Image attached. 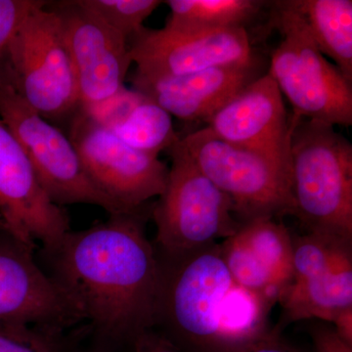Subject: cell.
Wrapping results in <instances>:
<instances>
[{
  "instance_id": "cell-21",
  "label": "cell",
  "mask_w": 352,
  "mask_h": 352,
  "mask_svg": "<svg viewBox=\"0 0 352 352\" xmlns=\"http://www.w3.org/2000/svg\"><path fill=\"white\" fill-rule=\"evenodd\" d=\"M127 43L144 28V22L163 2L159 0H76Z\"/></svg>"
},
{
  "instance_id": "cell-22",
  "label": "cell",
  "mask_w": 352,
  "mask_h": 352,
  "mask_svg": "<svg viewBox=\"0 0 352 352\" xmlns=\"http://www.w3.org/2000/svg\"><path fill=\"white\" fill-rule=\"evenodd\" d=\"M63 332L28 324L0 325V352H69Z\"/></svg>"
},
{
  "instance_id": "cell-25",
  "label": "cell",
  "mask_w": 352,
  "mask_h": 352,
  "mask_svg": "<svg viewBox=\"0 0 352 352\" xmlns=\"http://www.w3.org/2000/svg\"><path fill=\"white\" fill-rule=\"evenodd\" d=\"M131 346L134 352H180L154 329L139 336Z\"/></svg>"
},
{
  "instance_id": "cell-28",
  "label": "cell",
  "mask_w": 352,
  "mask_h": 352,
  "mask_svg": "<svg viewBox=\"0 0 352 352\" xmlns=\"http://www.w3.org/2000/svg\"><path fill=\"white\" fill-rule=\"evenodd\" d=\"M87 352H113L111 351H108V349H103V347L100 346H95L94 349H91V351H88Z\"/></svg>"
},
{
  "instance_id": "cell-1",
  "label": "cell",
  "mask_w": 352,
  "mask_h": 352,
  "mask_svg": "<svg viewBox=\"0 0 352 352\" xmlns=\"http://www.w3.org/2000/svg\"><path fill=\"white\" fill-rule=\"evenodd\" d=\"M145 207L69 231L46 251L48 275L87 320L96 346H132L156 324L161 259L146 234Z\"/></svg>"
},
{
  "instance_id": "cell-14",
  "label": "cell",
  "mask_w": 352,
  "mask_h": 352,
  "mask_svg": "<svg viewBox=\"0 0 352 352\" xmlns=\"http://www.w3.org/2000/svg\"><path fill=\"white\" fill-rule=\"evenodd\" d=\"M34 249L0 232V325L28 324L65 330L80 320Z\"/></svg>"
},
{
  "instance_id": "cell-26",
  "label": "cell",
  "mask_w": 352,
  "mask_h": 352,
  "mask_svg": "<svg viewBox=\"0 0 352 352\" xmlns=\"http://www.w3.org/2000/svg\"><path fill=\"white\" fill-rule=\"evenodd\" d=\"M245 352H300L293 346L285 342L281 333L271 331L265 338L254 344Z\"/></svg>"
},
{
  "instance_id": "cell-4",
  "label": "cell",
  "mask_w": 352,
  "mask_h": 352,
  "mask_svg": "<svg viewBox=\"0 0 352 352\" xmlns=\"http://www.w3.org/2000/svg\"><path fill=\"white\" fill-rule=\"evenodd\" d=\"M48 4L14 34L0 60V78L44 119L59 122L78 111L80 95L63 23Z\"/></svg>"
},
{
  "instance_id": "cell-29",
  "label": "cell",
  "mask_w": 352,
  "mask_h": 352,
  "mask_svg": "<svg viewBox=\"0 0 352 352\" xmlns=\"http://www.w3.org/2000/svg\"><path fill=\"white\" fill-rule=\"evenodd\" d=\"M1 231H6V224H4L2 217H0V232H1Z\"/></svg>"
},
{
  "instance_id": "cell-8",
  "label": "cell",
  "mask_w": 352,
  "mask_h": 352,
  "mask_svg": "<svg viewBox=\"0 0 352 352\" xmlns=\"http://www.w3.org/2000/svg\"><path fill=\"white\" fill-rule=\"evenodd\" d=\"M0 119L17 139L53 203L97 206L110 215L129 212L91 182L69 136L30 107L1 78Z\"/></svg>"
},
{
  "instance_id": "cell-7",
  "label": "cell",
  "mask_w": 352,
  "mask_h": 352,
  "mask_svg": "<svg viewBox=\"0 0 352 352\" xmlns=\"http://www.w3.org/2000/svg\"><path fill=\"white\" fill-rule=\"evenodd\" d=\"M201 173L232 201L240 221L294 214L291 173L251 150L222 140L207 127L180 138Z\"/></svg>"
},
{
  "instance_id": "cell-13",
  "label": "cell",
  "mask_w": 352,
  "mask_h": 352,
  "mask_svg": "<svg viewBox=\"0 0 352 352\" xmlns=\"http://www.w3.org/2000/svg\"><path fill=\"white\" fill-rule=\"evenodd\" d=\"M52 8L63 23L80 107L100 103L126 87L132 64L126 39L76 0L57 2Z\"/></svg>"
},
{
  "instance_id": "cell-27",
  "label": "cell",
  "mask_w": 352,
  "mask_h": 352,
  "mask_svg": "<svg viewBox=\"0 0 352 352\" xmlns=\"http://www.w3.org/2000/svg\"><path fill=\"white\" fill-rule=\"evenodd\" d=\"M330 325L333 326L342 339L352 344V307L340 311Z\"/></svg>"
},
{
  "instance_id": "cell-18",
  "label": "cell",
  "mask_w": 352,
  "mask_h": 352,
  "mask_svg": "<svg viewBox=\"0 0 352 352\" xmlns=\"http://www.w3.org/2000/svg\"><path fill=\"white\" fill-rule=\"evenodd\" d=\"M80 109L127 145L151 156L159 157L180 139L170 113L133 88L124 87L110 98Z\"/></svg>"
},
{
  "instance_id": "cell-12",
  "label": "cell",
  "mask_w": 352,
  "mask_h": 352,
  "mask_svg": "<svg viewBox=\"0 0 352 352\" xmlns=\"http://www.w3.org/2000/svg\"><path fill=\"white\" fill-rule=\"evenodd\" d=\"M0 217L16 240L43 251L59 245L69 229L68 215L51 201L29 157L0 119Z\"/></svg>"
},
{
  "instance_id": "cell-10",
  "label": "cell",
  "mask_w": 352,
  "mask_h": 352,
  "mask_svg": "<svg viewBox=\"0 0 352 352\" xmlns=\"http://www.w3.org/2000/svg\"><path fill=\"white\" fill-rule=\"evenodd\" d=\"M279 303L277 333L298 321L331 324L352 307V242L309 232L294 238L293 279Z\"/></svg>"
},
{
  "instance_id": "cell-9",
  "label": "cell",
  "mask_w": 352,
  "mask_h": 352,
  "mask_svg": "<svg viewBox=\"0 0 352 352\" xmlns=\"http://www.w3.org/2000/svg\"><path fill=\"white\" fill-rule=\"evenodd\" d=\"M69 122L68 136L88 177L124 212L145 207L163 194L168 168L159 157L127 145L80 108Z\"/></svg>"
},
{
  "instance_id": "cell-19",
  "label": "cell",
  "mask_w": 352,
  "mask_h": 352,
  "mask_svg": "<svg viewBox=\"0 0 352 352\" xmlns=\"http://www.w3.org/2000/svg\"><path fill=\"white\" fill-rule=\"evenodd\" d=\"M319 51L352 82L351 0H287Z\"/></svg>"
},
{
  "instance_id": "cell-20",
  "label": "cell",
  "mask_w": 352,
  "mask_h": 352,
  "mask_svg": "<svg viewBox=\"0 0 352 352\" xmlns=\"http://www.w3.org/2000/svg\"><path fill=\"white\" fill-rule=\"evenodd\" d=\"M170 16L164 27L179 31L244 28L265 2L256 0H168Z\"/></svg>"
},
{
  "instance_id": "cell-2",
  "label": "cell",
  "mask_w": 352,
  "mask_h": 352,
  "mask_svg": "<svg viewBox=\"0 0 352 352\" xmlns=\"http://www.w3.org/2000/svg\"><path fill=\"white\" fill-rule=\"evenodd\" d=\"M160 259L154 330L180 352H245L272 331V303L234 279L219 243Z\"/></svg>"
},
{
  "instance_id": "cell-15",
  "label": "cell",
  "mask_w": 352,
  "mask_h": 352,
  "mask_svg": "<svg viewBox=\"0 0 352 352\" xmlns=\"http://www.w3.org/2000/svg\"><path fill=\"white\" fill-rule=\"evenodd\" d=\"M217 138L251 150L289 171L292 118L270 74L258 76L208 120Z\"/></svg>"
},
{
  "instance_id": "cell-23",
  "label": "cell",
  "mask_w": 352,
  "mask_h": 352,
  "mask_svg": "<svg viewBox=\"0 0 352 352\" xmlns=\"http://www.w3.org/2000/svg\"><path fill=\"white\" fill-rule=\"evenodd\" d=\"M47 4L43 0H0V60L25 18Z\"/></svg>"
},
{
  "instance_id": "cell-5",
  "label": "cell",
  "mask_w": 352,
  "mask_h": 352,
  "mask_svg": "<svg viewBox=\"0 0 352 352\" xmlns=\"http://www.w3.org/2000/svg\"><path fill=\"white\" fill-rule=\"evenodd\" d=\"M166 152L171 166L152 217L157 254L173 258L219 244V240L235 233L242 222L232 201L201 173L180 139Z\"/></svg>"
},
{
  "instance_id": "cell-24",
  "label": "cell",
  "mask_w": 352,
  "mask_h": 352,
  "mask_svg": "<svg viewBox=\"0 0 352 352\" xmlns=\"http://www.w3.org/2000/svg\"><path fill=\"white\" fill-rule=\"evenodd\" d=\"M309 335L315 352H352V344L342 339L330 324H312Z\"/></svg>"
},
{
  "instance_id": "cell-17",
  "label": "cell",
  "mask_w": 352,
  "mask_h": 352,
  "mask_svg": "<svg viewBox=\"0 0 352 352\" xmlns=\"http://www.w3.org/2000/svg\"><path fill=\"white\" fill-rule=\"evenodd\" d=\"M258 76V64L219 67L175 76L134 72L132 88L151 99L171 117L185 122H207L215 112Z\"/></svg>"
},
{
  "instance_id": "cell-16",
  "label": "cell",
  "mask_w": 352,
  "mask_h": 352,
  "mask_svg": "<svg viewBox=\"0 0 352 352\" xmlns=\"http://www.w3.org/2000/svg\"><path fill=\"white\" fill-rule=\"evenodd\" d=\"M234 279L268 302H279L293 279L294 237L276 219L243 222L219 243Z\"/></svg>"
},
{
  "instance_id": "cell-6",
  "label": "cell",
  "mask_w": 352,
  "mask_h": 352,
  "mask_svg": "<svg viewBox=\"0 0 352 352\" xmlns=\"http://www.w3.org/2000/svg\"><path fill=\"white\" fill-rule=\"evenodd\" d=\"M281 41L271 53L268 74L294 116L332 126L352 124V82L315 45L302 16L287 1L275 4Z\"/></svg>"
},
{
  "instance_id": "cell-3",
  "label": "cell",
  "mask_w": 352,
  "mask_h": 352,
  "mask_svg": "<svg viewBox=\"0 0 352 352\" xmlns=\"http://www.w3.org/2000/svg\"><path fill=\"white\" fill-rule=\"evenodd\" d=\"M294 217L309 233L352 242V145L335 126L292 117Z\"/></svg>"
},
{
  "instance_id": "cell-11",
  "label": "cell",
  "mask_w": 352,
  "mask_h": 352,
  "mask_svg": "<svg viewBox=\"0 0 352 352\" xmlns=\"http://www.w3.org/2000/svg\"><path fill=\"white\" fill-rule=\"evenodd\" d=\"M136 73L175 76L219 67L256 65L247 29L152 30L143 28L129 41Z\"/></svg>"
}]
</instances>
